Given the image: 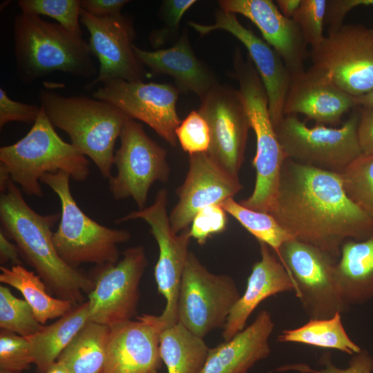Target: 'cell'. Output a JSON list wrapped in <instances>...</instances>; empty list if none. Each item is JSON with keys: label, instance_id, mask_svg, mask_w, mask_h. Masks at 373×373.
Segmentation results:
<instances>
[{"label": "cell", "instance_id": "obj_1", "mask_svg": "<svg viewBox=\"0 0 373 373\" xmlns=\"http://www.w3.org/2000/svg\"><path fill=\"white\" fill-rule=\"evenodd\" d=\"M294 238L312 245L337 260L348 240L373 235V219L346 195L340 174L287 157L270 213Z\"/></svg>", "mask_w": 373, "mask_h": 373}, {"label": "cell", "instance_id": "obj_2", "mask_svg": "<svg viewBox=\"0 0 373 373\" xmlns=\"http://www.w3.org/2000/svg\"><path fill=\"white\" fill-rule=\"evenodd\" d=\"M60 216L40 215L24 200L11 180L0 197L1 230L14 240L20 254L59 298L82 303L84 293H90L94 280L66 263L57 254L52 241V227Z\"/></svg>", "mask_w": 373, "mask_h": 373}, {"label": "cell", "instance_id": "obj_3", "mask_svg": "<svg viewBox=\"0 0 373 373\" xmlns=\"http://www.w3.org/2000/svg\"><path fill=\"white\" fill-rule=\"evenodd\" d=\"M13 36L17 75L25 84L56 71L82 78L97 73L88 43L59 23L21 12L14 19Z\"/></svg>", "mask_w": 373, "mask_h": 373}, {"label": "cell", "instance_id": "obj_4", "mask_svg": "<svg viewBox=\"0 0 373 373\" xmlns=\"http://www.w3.org/2000/svg\"><path fill=\"white\" fill-rule=\"evenodd\" d=\"M54 127L41 107L29 132L15 144L0 148L1 193L11 180L26 194L41 198V177L59 171L77 182L87 179L88 159L71 143L64 141Z\"/></svg>", "mask_w": 373, "mask_h": 373}, {"label": "cell", "instance_id": "obj_5", "mask_svg": "<svg viewBox=\"0 0 373 373\" xmlns=\"http://www.w3.org/2000/svg\"><path fill=\"white\" fill-rule=\"evenodd\" d=\"M38 98L52 124L65 131L71 144L108 179L115 144L128 117L108 102L84 95L64 96L42 88Z\"/></svg>", "mask_w": 373, "mask_h": 373}, {"label": "cell", "instance_id": "obj_6", "mask_svg": "<svg viewBox=\"0 0 373 373\" xmlns=\"http://www.w3.org/2000/svg\"><path fill=\"white\" fill-rule=\"evenodd\" d=\"M234 75L251 128L256 140L252 164L256 172L251 195L240 203L250 209L270 213L279 186L281 169L287 157L278 140L271 122L268 96L262 79L249 56L245 59L239 48L233 55Z\"/></svg>", "mask_w": 373, "mask_h": 373}, {"label": "cell", "instance_id": "obj_7", "mask_svg": "<svg viewBox=\"0 0 373 373\" xmlns=\"http://www.w3.org/2000/svg\"><path fill=\"white\" fill-rule=\"evenodd\" d=\"M70 176L64 171L47 173L40 182L48 186L61 203L60 221L52 241L61 258L76 268L83 263L113 265L119 259L118 245L131 238L126 229L106 227L89 218L77 205L70 189Z\"/></svg>", "mask_w": 373, "mask_h": 373}, {"label": "cell", "instance_id": "obj_8", "mask_svg": "<svg viewBox=\"0 0 373 373\" xmlns=\"http://www.w3.org/2000/svg\"><path fill=\"white\" fill-rule=\"evenodd\" d=\"M359 113L352 114L341 127L323 124L308 127L296 115H286L275 131L287 157L300 164L341 174L362 151L357 126Z\"/></svg>", "mask_w": 373, "mask_h": 373}, {"label": "cell", "instance_id": "obj_9", "mask_svg": "<svg viewBox=\"0 0 373 373\" xmlns=\"http://www.w3.org/2000/svg\"><path fill=\"white\" fill-rule=\"evenodd\" d=\"M240 297L232 277L211 273L189 251L179 292L178 322L204 338L213 329L223 328Z\"/></svg>", "mask_w": 373, "mask_h": 373}, {"label": "cell", "instance_id": "obj_10", "mask_svg": "<svg viewBox=\"0 0 373 373\" xmlns=\"http://www.w3.org/2000/svg\"><path fill=\"white\" fill-rule=\"evenodd\" d=\"M167 197L166 189H162L157 193L151 205L131 211L115 221L120 223L136 219L144 220L157 243L159 256L154 276L159 294L166 299L162 313L159 316L152 315L153 321L159 326H168L178 322L179 292L191 238L189 228L179 233L173 231L166 211Z\"/></svg>", "mask_w": 373, "mask_h": 373}, {"label": "cell", "instance_id": "obj_11", "mask_svg": "<svg viewBox=\"0 0 373 373\" xmlns=\"http://www.w3.org/2000/svg\"><path fill=\"white\" fill-rule=\"evenodd\" d=\"M119 138L120 146L113 157L117 174L108 178V189L114 199L131 198L138 209H142L151 185L169 180L166 151L146 133L142 124L130 117Z\"/></svg>", "mask_w": 373, "mask_h": 373}, {"label": "cell", "instance_id": "obj_12", "mask_svg": "<svg viewBox=\"0 0 373 373\" xmlns=\"http://www.w3.org/2000/svg\"><path fill=\"white\" fill-rule=\"evenodd\" d=\"M312 66L326 72L333 82L352 97L373 90V29L343 25L328 32L310 48Z\"/></svg>", "mask_w": 373, "mask_h": 373}, {"label": "cell", "instance_id": "obj_13", "mask_svg": "<svg viewBox=\"0 0 373 373\" xmlns=\"http://www.w3.org/2000/svg\"><path fill=\"white\" fill-rule=\"evenodd\" d=\"M278 258L294 279L309 319L329 318L350 309L337 289V260L329 254L293 238L281 246Z\"/></svg>", "mask_w": 373, "mask_h": 373}, {"label": "cell", "instance_id": "obj_14", "mask_svg": "<svg viewBox=\"0 0 373 373\" xmlns=\"http://www.w3.org/2000/svg\"><path fill=\"white\" fill-rule=\"evenodd\" d=\"M148 265L143 246L126 249L113 265L97 266L88 294L89 321L112 327L137 314L139 285Z\"/></svg>", "mask_w": 373, "mask_h": 373}, {"label": "cell", "instance_id": "obj_15", "mask_svg": "<svg viewBox=\"0 0 373 373\" xmlns=\"http://www.w3.org/2000/svg\"><path fill=\"white\" fill-rule=\"evenodd\" d=\"M200 99L198 111L210 131L207 153L225 171L238 178L251 128L240 93L218 84Z\"/></svg>", "mask_w": 373, "mask_h": 373}, {"label": "cell", "instance_id": "obj_16", "mask_svg": "<svg viewBox=\"0 0 373 373\" xmlns=\"http://www.w3.org/2000/svg\"><path fill=\"white\" fill-rule=\"evenodd\" d=\"M178 94L179 90L170 84L115 79L102 83L93 97L108 102L128 117L144 122L175 146V130L181 122L176 110Z\"/></svg>", "mask_w": 373, "mask_h": 373}, {"label": "cell", "instance_id": "obj_17", "mask_svg": "<svg viewBox=\"0 0 373 373\" xmlns=\"http://www.w3.org/2000/svg\"><path fill=\"white\" fill-rule=\"evenodd\" d=\"M80 22L90 34L91 54L99 62L97 76L86 84V88L91 89L115 79L142 81L145 71L133 50L135 33L128 17L122 14L97 17L82 9Z\"/></svg>", "mask_w": 373, "mask_h": 373}, {"label": "cell", "instance_id": "obj_18", "mask_svg": "<svg viewBox=\"0 0 373 373\" xmlns=\"http://www.w3.org/2000/svg\"><path fill=\"white\" fill-rule=\"evenodd\" d=\"M216 23L204 25L189 21L201 35L222 30L231 33L246 48L266 89L269 110L274 128L283 120V109L291 74L279 54L265 40L240 23L235 13L222 9L215 13Z\"/></svg>", "mask_w": 373, "mask_h": 373}, {"label": "cell", "instance_id": "obj_19", "mask_svg": "<svg viewBox=\"0 0 373 373\" xmlns=\"http://www.w3.org/2000/svg\"><path fill=\"white\" fill-rule=\"evenodd\" d=\"M242 187L238 178L225 171L207 153L189 155L187 174L177 190L178 201L169 216L173 231L188 229L200 209L233 198Z\"/></svg>", "mask_w": 373, "mask_h": 373}, {"label": "cell", "instance_id": "obj_20", "mask_svg": "<svg viewBox=\"0 0 373 373\" xmlns=\"http://www.w3.org/2000/svg\"><path fill=\"white\" fill-rule=\"evenodd\" d=\"M220 9L240 14L260 31L264 40L281 57L291 76L305 70L309 53L296 23L285 17L271 0H220Z\"/></svg>", "mask_w": 373, "mask_h": 373}, {"label": "cell", "instance_id": "obj_21", "mask_svg": "<svg viewBox=\"0 0 373 373\" xmlns=\"http://www.w3.org/2000/svg\"><path fill=\"white\" fill-rule=\"evenodd\" d=\"M354 106V97L341 90L326 72L312 65L291 76L283 114H303L318 124H337Z\"/></svg>", "mask_w": 373, "mask_h": 373}, {"label": "cell", "instance_id": "obj_22", "mask_svg": "<svg viewBox=\"0 0 373 373\" xmlns=\"http://www.w3.org/2000/svg\"><path fill=\"white\" fill-rule=\"evenodd\" d=\"M110 327L104 373H158L159 333L143 315Z\"/></svg>", "mask_w": 373, "mask_h": 373}, {"label": "cell", "instance_id": "obj_23", "mask_svg": "<svg viewBox=\"0 0 373 373\" xmlns=\"http://www.w3.org/2000/svg\"><path fill=\"white\" fill-rule=\"evenodd\" d=\"M259 244L260 260L253 265L246 289L229 314L223 327L224 341L231 339L245 329L250 315L266 298L287 291L297 296L296 283L284 265L267 245Z\"/></svg>", "mask_w": 373, "mask_h": 373}, {"label": "cell", "instance_id": "obj_24", "mask_svg": "<svg viewBox=\"0 0 373 373\" xmlns=\"http://www.w3.org/2000/svg\"><path fill=\"white\" fill-rule=\"evenodd\" d=\"M274 328L270 313L260 311L251 324L231 339L209 348L198 373H247L256 362L269 355V339Z\"/></svg>", "mask_w": 373, "mask_h": 373}, {"label": "cell", "instance_id": "obj_25", "mask_svg": "<svg viewBox=\"0 0 373 373\" xmlns=\"http://www.w3.org/2000/svg\"><path fill=\"white\" fill-rule=\"evenodd\" d=\"M133 50L140 61L154 74L173 77L183 90L200 98L218 84L214 75L195 57L186 31L169 48L148 51L133 45Z\"/></svg>", "mask_w": 373, "mask_h": 373}, {"label": "cell", "instance_id": "obj_26", "mask_svg": "<svg viewBox=\"0 0 373 373\" xmlns=\"http://www.w3.org/2000/svg\"><path fill=\"white\" fill-rule=\"evenodd\" d=\"M335 280L349 308L373 298V235L363 240L344 242L335 265Z\"/></svg>", "mask_w": 373, "mask_h": 373}, {"label": "cell", "instance_id": "obj_27", "mask_svg": "<svg viewBox=\"0 0 373 373\" xmlns=\"http://www.w3.org/2000/svg\"><path fill=\"white\" fill-rule=\"evenodd\" d=\"M88 321L89 305L87 300L73 307L53 323L44 325L37 333L26 337L30 345L37 371L46 373Z\"/></svg>", "mask_w": 373, "mask_h": 373}, {"label": "cell", "instance_id": "obj_28", "mask_svg": "<svg viewBox=\"0 0 373 373\" xmlns=\"http://www.w3.org/2000/svg\"><path fill=\"white\" fill-rule=\"evenodd\" d=\"M143 316L158 331L160 354L168 373H198L201 370L209 350L203 338L180 322L159 326L152 321L150 314Z\"/></svg>", "mask_w": 373, "mask_h": 373}, {"label": "cell", "instance_id": "obj_29", "mask_svg": "<svg viewBox=\"0 0 373 373\" xmlns=\"http://www.w3.org/2000/svg\"><path fill=\"white\" fill-rule=\"evenodd\" d=\"M0 270V281L22 294L41 325L63 316L73 308L72 302L51 296L41 277L22 265H12L10 268L1 266Z\"/></svg>", "mask_w": 373, "mask_h": 373}, {"label": "cell", "instance_id": "obj_30", "mask_svg": "<svg viewBox=\"0 0 373 373\" xmlns=\"http://www.w3.org/2000/svg\"><path fill=\"white\" fill-rule=\"evenodd\" d=\"M110 327L88 321L57 358L69 373H104Z\"/></svg>", "mask_w": 373, "mask_h": 373}, {"label": "cell", "instance_id": "obj_31", "mask_svg": "<svg viewBox=\"0 0 373 373\" xmlns=\"http://www.w3.org/2000/svg\"><path fill=\"white\" fill-rule=\"evenodd\" d=\"M278 341L337 350L353 355L362 350L346 332L340 312L329 318L309 319L300 327L283 330Z\"/></svg>", "mask_w": 373, "mask_h": 373}, {"label": "cell", "instance_id": "obj_32", "mask_svg": "<svg viewBox=\"0 0 373 373\" xmlns=\"http://www.w3.org/2000/svg\"><path fill=\"white\" fill-rule=\"evenodd\" d=\"M220 205L258 242L267 245L277 256L281 246L294 238L270 213L248 209L233 198L225 200Z\"/></svg>", "mask_w": 373, "mask_h": 373}, {"label": "cell", "instance_id": "obj_33", "mask_svg": "<svg viewBox=\"0 0 373 373\" xmlns=\"http://www.w3.org/2000/svg\"><path fill=\"white\" fill-rule=\"evenodd\" d=\"M340 175L347 197L373 219V154L361 153Z\"/></svg>", "mask_w": 373, "mask_h": 373}, {"label": "cell", "instance_id": "obj_34", "mask_svg": "<svg viewBox=\"0 0 373 373\" xmlns=\"http://www.w3.org/2000/svg\"><path fill=\"white\" fill-rule=\"evenodd\" d=\"M30 305L17 298L10 290L0 286V327L21 336H30L41 329Z\"/></svg>", "mask_w": 373, "mask_h": 373}, {"label": "cell", "instance_id": "obj_35", "mask_svg": "<svg viewBox=\"0 0 373 373\" xmlns=\"http://www.w3.org/2000/svg\"><path fill=\"white\" fill-rule=\"evenodd\" d=\"M21 12L48 16L68 31L82 37L80 0H19Z\"/></svg>", "mask_w": 373, "mask_h": 373}, {"label": "cell", "instance_id": "obj_36", "mask_svg": "<svg viewBox=\"0 0 373 373\" xmlns=\"http://www.w3.org/2000/svg\"><path fill=\"white\" fill-rule=\"evenodd\" d=\"M326 5L327 0H301L291 17L311 48L318 46L325 38L323 32Z\"/></svg>", "mask_w": 373, "mask_h": 373}, {"label": "cell", "instance_id": "obj_37", "mask_svg": "<svg viewBox=\"0 0 373 373\" xmlns=\"http://www.w3.org/2000/svg\"><path fill=\"white\" fill-rule=\"evenodd\" d=\"M33 363L30 345L26 337L5 329L0 332V370L20 373Z\"/></svg>", "mask_w": 373, "mask_h": 373}, {"label": "cell", "instance_id": "obj_38", "mask_svg": "<svg viewBox=\"0 0 373 373\" xmlns=\"http://www.w3.org/2000/svg\"><path fill=\"white\" fill-rule=\"evenodd\" d=\"M175 135L182 149L189 155L207 153L209 148V127L198 111H192L181 121Z\"/></svg>", "mask_w": 373, "mask_h": 373}, {"label": "cell", "instance_id": "obj_39", "mask_svg": "<svg viewBox=\"0 0 373 373\" xmlns=\"http://www.w3.org/2000/svg\"><path fill=\"white\" fill-rule=\"evenodd\" d=\"M227 213L220 204H212L200 209L191 224V237L198 244L204 245L208 238L225 230Z\"/></svg>", "mask_w": 373, "mask_h": 373}, {"label": "cell", "instance_id": "obj_40", "mask_svg": "<svg viewBox=\"0 0 373 373\" xmlns=\"http://www.w3.org/2000/svg\"><path fill=\"white\" fill-rule=\"evenodd\" d=\"M195 3V0L164 1L159 14L164 22L165 26L151 36V42L158 46L161 45L164 43L169 35L175 34L178 30L183 15Z\"/></svg>", "mask_w": 373, "mask_h": 373}, {"label": "cell", "instance_id": "obj_41", "mask_svg": "<svg viewBox=\"0 0 373 373\" xmlns=\"http://www.w3.org/2000/svg\"><path fill=\"white\" fill-rule=\"evenodd\" d=\"M41 111V106L12 99L4 89L0 88V127L11 122L32 124Z\"/></svg>", "mask_w": 373, "mask_h": 373}, {"label": "cell", "instance_id": "obj_42", "mask_svg": "<svg viewBox=\"0 0 373 373\" xmlns=\"http://www.w3.org/2000/svg\"><path fill=\"white\" fill-rule=\"evenodd\" d=\"M360 6H373V0H327L325 25L329 26L328 32L338 30L347 13Z\"/></svg>", "mask_w": 373, "mask_h": 373}, {"label": "cell", "instance_id": "obj_43", "mask_svg": "<svg viewBox=\"0 0 373 373\" xmlns=\"http://www.w3.org/2000/svg\"><path fill=\"white\" fill-rule=\"evenodd\" d=\"M325 364V367L320 370H300L313 373H372L373 370V357L367 351L361 350V352L353 355L349 366L346 368L336 367L329 361Z\"/></svg>", "mask_w": 373, "mask_h": 373}, {"label": "cell", "instance_id": "obj_44", "mask_svg": "<svg viewBox=\"0 0 373 373\" xmlns=\"http://www.w3.org/2000/svg\"><path fill=\"white\" fill-rule=\"evenodd\" d=\"M357 135L362 153L373 154V106L360 109Z\"/></svg>", "mask_w": 373, "mask_h": 373}, {"label": "cell", "instance_id": "obj_45", "mask_svg": "<svg viewBox=\"0 0 373 373\" xmlns=\"http://www.w3.org/2000/svg\"><path fill=\"white\" fill-rule=\"evenodd\" d=\"M128 0H80L82 8L89 14L104 17L121 14Z\"/></svg>", "mask_w": 373, "mask_h": 373}, {"label": "cell", "instance_id": "obj_46", "mask_svg": "<svg viewBox=\"0 0 373 373\" xmlns=\"http://www.w3.org/2000/svg\"><path fill=\"white\" fill-rule=\"evenodd\" d=\"M20 252L15 243L11 242L8 237L1 229L0 231V263L3 266L7 262L12 265H22Z\"/></svg>", "mask_w": 373, "mask_h": 373}, {"label": "cell", "instance_id": "obj_47", "mask_svg": "<svg viewBox=\"0 0 373 373\" xmlns=\"http://www.w3.org/2000/svg\"><path fill=\"white\" fill-rule=\"evenodd\" d=\"M301 0H277L276 3L281 13L287 18H291L300 4Z\"/></svg>", "mask_w": 373, "mask_h": 373}, {"label": "cell", "instance_id": "obj_48", "mask_svg": "<svg viewBox=\"0 0 373 373\" xmlns=\"http://www.w3.org/2000/svg\"><path fill=\"white\" fill-rule=\"evenodd\" d=\"M356 106H373V90L361 96L354 97Z\"/></svg>", "mask_w": 373, "mask_h": 373}, {"label": "cell", "instance_id": "obj_49", "mask_svg": "<svg viewBox=\"0 0 373 373\" xmlns=\"http://www.w3.org/2000/svg\"><path fill=\"white\" fill-rule=\"evenodd\" d=\"M46 373H69L65 366L57 361Z\"/></svg>", "mask_w": 373, "mask_h": 373}, {"label": "cell", "instance_id": "obj_50", "mask_svg": "<svg viewBox=\"0 0 373 373\" xmlns=\"http://www.w3.org/2000/svg\"><path fill=\"white\" fill-rule=\"evenodd\" d=\"M0 373H14V372L0 370Z\"/></svg>", "mask_w": 373, "mask_h": 373}]
</instances>
